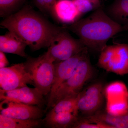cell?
<instances>
[{
  "instance_id": "obj_1",
  "label": "cell",
  "mask_w": 128,
  "mask_h": 128,
  "mask_svg": "<svg viewBox=\"0 0 128 128\" xmlns=\"http://www.w3.org/2000/svg\"><path fill=\"white\" fill-rule=\"evenodd\" d=\"M0 25L16 34L32 51L48 48L63 28L52 23L28 5L4 18Z\"/></svg>"
},
{
  "instance_id": "obj_2",
  "label": "cell",
  "mask_w": 128,
  "mask_h": 128,
  "mask_svg": "<svg viewBox=\"0 0 128 128\" xmlns=\"http://www.w3.org/2000/svg\"><path fill=\"white\" fill-rule=\"evenodd\" d=\"M65 27L68 31L76 34L88 49L99 53L107 46L110 38L127 31L100 8L86 17Z\"/></svg>"
},
{
  "instance_id": "obj_3",
  "label": "cell",
  "mask_w": 128,
  "mask_h": 128,
  "mask_svg": "<svg viewBox=\"0 0 128 128\" xmlns=\"http://www.w3.org/2000/svg\"><path fill=\"white\" fill-rule=\"evenodd\" d=\"M25 69L34 84L44 96H48L54 81V63L44 54L37 57H28L24 62Z\"/></svg>"
},
{
  "instance_id": "obj_4",
  "label": "cell",
  "mask_w": 128,
  "mask_h": 128,
  "mask_svg": "<svg viewBox=\"0 0 128 128\" xmlns=\"http://www.w3.org/2000/svg\"><path fill=\"white\" fill-rule=\"evenodd\" d=\"M94 74V69L88 54L80 60L71 76L58 89L52 107L60 100L79 94L92 78Z\"/></svg>"
},
{
  "instance_id": "obj_5",
  "label": "cell",
  "mask_w": 128,
  "mask_h": 128,
  "mask_svg": "<svg viewBox=\"0 0 128 128\" xmlns=\"http://www.w3.org/2000/svg\"><path fill=\"white\" fill-rule=\"evenodd\" d=\"M85 48L80 40L73 38L64 26L53 38L44 54L55 63L68 59Z\"/></svg>"
},
{
  "instance_id": "obj_6",
  "label": "cell",
  "mask_w": 128,
  "mask_h": 128,
  "mask_svg": "<svg viewBox=\"0 0 128 128\" xmlns=\"http://www.w3.org/2000/svg\"><path fill=\"white\" fill-rule=\"evenodd\" d=\"M97 65L107 72L119 75L128 74V44L107 45L100 53Z\"/></svg>"
},
{
  "instance_id": "obj_7",
  "label": "cell",
  "mask_w": 128,
  "mask_h": 128,
  "mask_svg": "<svg viewBox=\"0 0 128 128\" xmlns=\"http://www.w3.org/2000/svg\"><path fill=\"white\" fill-rule=\"evenodd\" d=\"M105 87L103 82L98 80L83 88L79 93L76 104L78 117L90 116L103 109Z\"/></svg>"
},
{
  "instance_id": "obj_8",
  "label": "cell",
  "mask_w": 128,
  "mask_h": 128,
  "mask_svg": "<svg viewBox=\"0 0 128 128\" xmlns=\"http://www.w3.org/2000/svg\"><path fill=\"white\" fill-rule=\"evenodd\" d=\"M88 54L86 47L81 52L68 59L54 63V81L47 101V108H51L58 89L72 75L78 63Z\"/></svg>"
},
{
  "instance_id": "obj_9",
  "label": "cell",
  "mask_w": 128,
  "mask_h": 128,
  "mask_svg": "<svg viewBox=\"0 0 128 128\" xmlns=\"http://www.w3.org/2000/svg\"><path fill=\"white\" fill-rule=\"evenodd\" d=\"M28 84L34 86L32 76L26 70L24 63L0 68V89L10 90Z\"/></svg>"
},
{
  "instance_id": "obj_10",
  "label": "cell",
  "mask_w": 128,
  "mask_h": 128,
  "mask_svg": "<svg viewBox=\"0 0 128 128\" xmlns=\"http://www.w3.org/2000/svg\"><path fill=\"white\" fill-rule=\"evenodd\" d=\"M44 110L37 106L27 105L14 101L4 100L0 103V113L2 115L18 119H40Z\"/></svg>"
},
{
  "instance_id": "obj_11",
  "label": "cell",
  "mask_w": 128,
  "mask_h": 128,
  "mask_svg": "<svg viewBox=\"0 0 128 128\" xmlns=\"http://www.w3.org/2000/svg\"><path fill=\"white\" fill-rule=\"evenodd\" d=\"M0 100H9L41 108L45 103L44 96L37 88H32L27 86L10 90L0 89Z\"/></svg>"
},
{
  "instance_id": "obj_12",
  "label": "cell",
  "mask_w": 128,
  "mask_h": 128,
  "mask_svg": "<svg viewBox=\"0 0 128 128\" xmlns=\"http://www.w3.org/2000/svg\"><path fill=\"white\" fill-rule=\"evenodd\" d=\"M80 118L88 122L103 125L106 128H128V111L114 115L103 108L90 116Z\"/></svg>"
},
{
  "instance_id": "obj_13",
  "label": "cell",
  "mask_w": 128,
  "mask_h": 128,
  "mask_svg": "<svg viewBox=\"0 0 128 128\" xmlns=\"http://www.w3.org/2000/svg\"><path fill=\"white\" fill-rule=\"evenodd\" d=\"M54 19L62 23L72 24L82 15L73 0H58L54 7Z\"/></svg>"
},
{
  "instance_id": "obj_14",
  "label": "cell",
  "mask_w": 128,
  "mask_h": 128,
  "mask_svg": "<svg viewBox=\"0 0 128 128\" xmlns=\"http://www.w3.org/2000/svg\"><path fill=\"white\" fill-rule=\"evenodd\" d=\"M27 46L25 42L9 31L4 35L0 36V51L4 53L27 57L28 56L25 50Z\"/></svg>"
},
{
  "instance_id": "obj_15",
  "label": "cell",
  "mask_w": 128,
  "mask_h": 128,
  "mask_svg": "<svg viewBox=\"0 0 128 128\" xmlns=\"http://www.w3.org/2000/svg\"><path fill=\"white\" fill-rule=\"evenodd\" d=\"M78 118L77 111L47 114L43 120L46 127L52 128H71Z\"/></svg>"
},
{
  "instance_id": "obj_16",
  "label": "cell",
  "mask_w": 128,
  "mask_h": 128,
  "mask_svg": "<svg viewBox=\"0 0 128 128\" xmlns=\"http://www.w3.org/2000/svg\"><path fill=\"white\" fill-rule=\"evenodd\" d=\"M104 10L110 18L128 31V0H114Z\"/></svg>"
},
{
  "instance_id": "obj_17",
  "label": "cell",
  "mask_w": 128,
  "mask_h": 128,
  "mask_svg": "<svg viewBox=\"0 0 128 128\" xmlns=\"http://www.w3.org/2000/svg\"><path fill=\"white\" fill-rule=\"evenodd\" d=\"M44 122L40 119L23 120L9 118L0 114V128H38Z\"/></svg>"
},
{
  "instance_id": "obj_18",
  "label": "cell",
  "mask_w": 128,
  "mask_h": 128,
  "mask_svg": "<svg viewBox=\"0 0 128 128\" xmlns=\"http://www.w3.org/2000/svg\"><path fill=\"white\" fill-rule=\"evenodd\" d=\"M79 94L68 97L58 101L51 108V109L48 113L53 114L60 112L74 111L78 112L76 108V104Z\"/></svg>"
},
{
  "instance_id": "obj_19",
  "label": "cell",
  "mask_w": 128,
  "mask_h": 128,
  "mask_svg": "<svg viewBox=\"0 0 128 128\" xmlns=\"http://www.w3.org/2000/svg\"><path fill=\"white\" fill-rule=\"evenodd\" d=\"M26 0H0V16L5 18L24 6Z\"/></svg>"
},
{
  "instance_id": "obj_20",
  "label": "cell",
  "mask_w": 128,
  "mask_h": 128,
  "mask_svg": "<svg viewBox=\"0 0 128 128\" xmlns=\"http://www.w3.org/2000/svg\"><path fill=\"white\" fill-rule=\"evenodd\" d=\"M57 0H33L34 4L44 14L54 18V7Z\"/></svg>"
},
{
  "instance_id": "obj_21",
  "label": "cell",
  "mask_w": 128,
  "mask_h": 128,
  "mask_svg": "<svg viewBox=\"0 0 128 128\" xmlns=\"http://www.w3.org/2000/svg\"><path fill=\"white\" fill-rule=\"evenodd\" d=\"M82 15L98 9L99 4L92 0H73Z\"/></svg>"
},
{
  "instance_id": "obj_22",
  "label": "cell",
  "mask_w": 128,
  "mask_h": 128,
  "mask_svg": "<svg viewBox=\"0 0 128 128\" xmlns=\"http://www.w3.org/2000/svg\"><path fill=\"white\" fill-rule=\"evenodd\" d=\"M9 64V61L4 53L0 51V68L6 67Z\"/></svg>"
},
{
  "instance_id": "obj_23",
  "label": "cell",
  "mask_w": 128,
  "mask_h": 128,
  "mask_svg": "<svg viewBox=\"0 0 128 128\" xmlns=\"http://www.w3.org/2000/svg\"><path fill=\"white\" fill-rule=\"evenodd\" d=\"M92 0L94 1V2H96V3L99 4V0Z\"/></svg>"
}]
</instances>
